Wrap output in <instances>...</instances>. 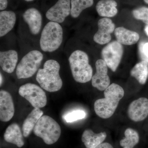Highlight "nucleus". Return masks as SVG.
Wrapping results in <instances>:
<instances>
[{"mask_svg": "<svg viewBox=\"0 0 148 148\" xmlns=\"http://www.w3.org/2000/svg\"><path fill=\"white\" fill-rule=\"evenodd\" d=\"M14 107L12 97L9 92L5 90L0 91V120L8 122L13 117Z\"/></svg>", "mask_w": 148, "mask_h": 148, "instance_id": "ddd939ff", "label": "nucleus"}, {"mask_svg": "<svg viewBox=\"0 0 148 148\" xmlns=\"http://www.w3.org/2000/svg\"><path fill=\"white\" fill-rule=\"evenodd\" d=\"M43 55L39 51H31L24 56L16 68V77L18 79H27L33 76L41 64Z\"/></svg>", "mask_w": 148, "mask_h": 148, "instance_id": "423d86ee", "label": "nucleus"}, {"mask_svg": "<svg viewBox=\"0 0 148 148\" xmlns=\"http://www.w3.org/2000/svg\"><path fill=\"white\" fill-rule=\"evenodd\" d=\"M43 114V112L40 108H34L28 115L22 125L24 137L27 138L29 136Z\"/></svg>", "mask_w": 148, "mask_h": 148, "instance_id": "412c9836", "label": "nucleus"}, {"mask_svg": "<svg viewBox=\"0 0 148 148\" xmlns=\"http://www.w3.org/2000/svg\"><path fill=\"white\" fill-rule=\"evenodd\" d=\"M117 5L114 0H101L96 4V11L99 16L102 17H114L118 13Z\"/></svg>", "mask_w": 148, "mask_h": 148, "instance_id": "aec40b11", "label": "nucleus"}, {"mask_svg": "<svg viewBox=\"0 0 148 148\" xmlns=\"http://www.w3.org/2000/svg\"><path fill=\"white\" fill-rule=\"evenodd\" d=\"M63 40L62 27L58 23L50 21L46 24L42 32L40 47L44 52H53L59 48Z\"/></svg>", "mask_w": 148, "mask_h": 148, "instance_id": "20e7f679", "label": "nucleus"}, {"mask_svg": "<svg viewBox=\"0 0 148 148\" xmlns=\"http://www.w3.org/2000/svg\"><path fill=\"white\" fill-rule=\"evenodd\" d=\"M34 134L41 138L47 145L58 141L61 135V128L55 120L48 116H42L34 128Z\"/></svg>", "mask_w": 148, "mask_h": 148, "instance_id": "39448f33", "label": "nucleus"}, {"mask_svg": "<svg viewBox=\"0 0 148 148\" xmlns=\"http://www.w3.org/2000/svg\"><path fill=\"white\" fill-rule=\"evenodd\" d=\"M23 132L18 124L13 123L10 125L6 129L4 134V139L7 143L13 144L18 148L24 145Z\"/></svg>", "mask_w": 148, "mask_h": 148, "instance_id": "f3484780", "label": "nucleus"}, {"mask_svg": "<svg viewBox=\"0 0 148 148\" xmlns=\"http://www.w3.org/2000/svg\"><path fill=\"white\" fill-rule=\"evenodd\" d=\"M145 42H142L140 43L139 45V52L140 54V57L142 59V61H145L148 63V60L146 58V56L144 55L143 51V46Z\"/></svg>", "mask_w": 148, "mask_h": 148, "instance_id": "bb28decb", "label": "nucleus"}, {"mask_svg": "<svg viewBox=\"0 0 148 148\" xmlns=\"http://www.w3.org/2000/svg\"><path fill=\"white\" fill-rule=\"evenodd\" d=\"M145 32L146 34L148 36V25H147L145 28Z\"/></svg>", "mask_w": 148, "mask_h": 148, "instance_id": "7c9ffc66", "label": "nucleus"}, {"mask_svg": "<svg viewBox=\"0 0 148 148\" xmlns=\"http://www.w3.org/2000/svg\"><path fill=\"white\" fill-rule=\"evenodd\" d=\"M8 5L7 0H0V10H4L7 8Z\"/></svg>", "mask_w": 148, "mask_h": 148, "instance_id": "c85d7f7f", "label": "nucleus"}, {"mask_svg": "<svg viewBox=\"0 0 148 148\" xmlns=\"http://www.w3.org/2000/svg\"><path fill=\"white\" fill-rule=\"evenodd\" d=\"M105 98L99 99L94 104L95 113L101 118H110L114 113L120 101L124 95L123 88L119 85L112 83L105 90Z\"/></svg>", "mask_w": 148, "mask_h": 148, "instance_id": "f257e3e1", "label": "nucleus"}, {"mask_svg": "<svg viewBox=\"0 0 148 148\" xmlns=\"http://www.w3.org/2000/svg\"><path fill=\"white\" fill-rule=\"evenodd\" d=\"M124 137L119 141L121 148H135L140 142V136L138 131L127 128L124 132Z\"/></svg>", "mask_w": 148, "mask_h": 148, "instance_id": "4be33fe9", "label": "nucleus"}, {"mask_svg": "<svg viewBox=\"0 0 148 148\" xmlns=\"http://www.w3.org/2000/svg\"><path fill=\"white\" fill-rule=\"evenodd\" d=\"M95 68L96 72L91 79L92 85L98 90H105L110 84V79L108 75V66L101 59L96 61Z\"/></svg>", "mask_w": 148, "mask_h": 148, "instance_id": "9d476101", "label": "nucleus"}, {"mask_svg": "<svg viewBox=\"0 0 148 148\" xmlns=\"http://www.w3.org/2000/svg\"><path fill=\"white\" fill-rule=\"evenodd\" d=\"M114 33L117 41L122 45H132L138 42L140 39V35L137 32L123 27L116 28Z\"/></svg>", "mask_w": 148, "mask_h": 148, "instance_id": "a211bd4d", "label": "nucleus"}, {"mask_svg": "<svg viewBox=\"0 0 148 148\" xmlns=\"http://www.w3.org/2000/svg\"><path fill=\"white\" fill-rule=\"evenodd\" d=\"M98 30L94 35L93 40L99 45L106 44L110 41L111 34L114 32L115 25L110 18L104 17L98 21Z\"/></svg>", "mask_w": 148, "mask_h": 148, "instance_id": "9b49d317", "label": "nucleus"}, {"mask_svg": "<svg viewBox=\"0 0 148 148\" xmlns=\"http://www.w3.org/2000/svg\"><path fill=\"white\" fill-rule=\"evenodd\" d=\"M16 51L9 50L0 52V65L3 71L8 73H13L18 62Z\"/></svg>", "mask_w": 148, "mask_h": 148, "instance_id": "dca6fc26", "label": "nucleus"}, {"mask_svg": "<svg viewBox=\"0 0 148 148\" xmlns=\"http://www.w3.org/2000/svg\"><path fill=\"white\" fill-rule=\"evenodd\" d=\"M71 0H58L46 13L48 20L58 24L63 23L71 14Z\"/></svg>", "mask_w": 148, "mask_h": 148, "instance_id": "1a4fd4ad", "label": "nucleus"}, {"mask_svg": "<svg viewBox=\"0 0 148 148\" xmlns=\"http://www.w3.org/2000/svg\"><path fill=\"white\" fill-rule=\"evenodd\" d=\"M95 148H114V146L108 142H105Z\"/></svg>", "mask_w": 148, "mask_h": 148, "instance_id": "cd10ccee", "label": "nucleus"}, {"mask_svg": "<svg viewBox=\"0 0 148 148\" xmlns=\"http://www.w3.org/2000/svg\"><path fill=\"white\" fill-rule=\"evenodd\" d=\"M18 93L34 108H43L47 103L45 92L41 88L34 84L27 83L21 86L18 89Z\"/></svg>", "mask_w": 148, "mask_h": 148, "instance_id": "0eeeda50", "label": "nucleus"}, {"mask_svg": "<svg viewBox=\"0 0 148 148\" xmlns=\"http://www.w3.org/2000/svg\"><path fill=\"white\" fill-rule=\"evenodd\" d=\"M0 77H1V81H0V84H1V85L2 84L3 82V76L1 73V76H0Z\"/></svg>", "mask_w": 148, "mask_h": 148, "instance_id": "2f4dec72", "label": "nucleus"}, {"mask_svg": "<svg viewBox=\"0 0 148 148\" xmlns=\"http://www.w3.org/2000/svg\"><path fill=\"white\" fill-rule=\"evenodd\" d=\"M72 75L77 82L85 83L92 79V69L87 53L82 50L75 51L69 58Z\"/></svg>", "mask_w": 148, "mask_h": 148, "instance_id": "7ed1b4c3", "label": "nucleus"}, {"mask_svg": "<svg viewBox=\"0 0 148 148\" xmlns=\"http://www.w3.org/2000/svg\"><path fill=\"white\" fill-rule=\"evenodd\" d=\"M144 2L148 4V0H144Z\"/></svg>", "mask_w": 148, "mask_h": 148, "instance_id": "473e14b6", "label": "nucleus"}, {"mask_svg": "<svg viewBox=\"0 0 148 148\" xmlns=\"http://www.w3.org/2000/svg\"><path fill=\"white\" fill-rule=\"evenodd\" d=\"M23 18L32 34L40 33L42 25V16L39 11L34 8L28 9L23 13Z\"/></svg>", "mask_w": 148, "mask_h": 148, "instance_id": "4468645a", "label": "nucleus"}, {"mask_svg": "<svg viewBox=\"0 0 148 148\" xmlns=\"http://www.w3.org/2000/svg\"><path fill=\"white\" fill-rule=\"evenodd\" d=\"M127 115L135 122L143 121L148 116V99L140 98L132 101L128 106Z\"/></svg>", "mask_w": 148, "mask_h": 148, "instance_id": "f8f14e48", "label": "nucleus"}, {"mask_svg": "<svg viewBox=\"0 0 148 148\" xmlns=\"http://www.w3.org/2000/svg\"><path fill=\"white\" fill-rule=\"evenodd\" d=\"M130 75L140 84H145L148 76L147 62L142 61L136 64L130 71Z\"/></svg>", "mask_w": 148, "mask_h": 148, "instance_id": "5701e85b", "label": "nucleus"}, {"mask_svg": "<svg viewBox=\"0 0 148 148\" xmlns=\"http://www.w3.org/2000/svg\"><path fill=\"white\" fill-rule=\"evenodd\" d=\"M143 51L144 55L148 60V42L145 43L143 45Z\"/></svg>", "mask_w": 148, "mask_h": 148, "instance_id": "c756f323", "label": "nucleus"}, {"mask_svg": "<svg viewBox=\"0 0 148 148\" xmlns=\"http://www.w3.org/2000/svg\"><path fill=\"white\" fill-rule=\"evenodd\" d=\"M86 116V113L82 110H76L64 115L63 119L66 123H72L82 119Z\"/></svg>", "mask_w": 148, "mask_h": 148, "instance_id": "393cba45", "label": "nucleus"}, {"mask_svg": "<svg viewBox=\"0 0 148 148\" xmlns=\"http://www.w3.org/2000/svg\"><path fill=\"white\" fill-rule=\"evenodd\" d=\"M16 16L12 11L3 10L0 12V37L10 32L16 23Z\"/></svg>", "mask_w": 148, "mask_h": 148, "instance_id": "6ab92c4d", "label": "nucleus"}, {"mask_svg": "<svg viewBox=\"0 0 148 148\" xmlns=\"http://www.w3.org/2000/svg\"><path fill=\"white\" fill-rule=\"evenodd\" d=\"M24 1H26L27 2H31L32 1H34V0H24Z\"/></svg>", "mask_w": 148, "mask_h": 148, "instance_id": "72a5a7b5", "label": "nucleus"}, {"mask_svg": "<svg viewBox=\"0 0 148 148\" xmlns=\"http://www.w3.org/2000/svg\"><path fill=\"white\" fill-rule=\"evenodd\" d=\"M60 64L53 59H49L44 64L43 68L37 72L36 79L43 89L49 92L58 91L63 86L59 75Z\"/></svg>", "mask_w": 148, "mask_h": 148, "instance_id": "f03ea898", "label": "nucleus"}, {"mask_svg": "<svg viewBox=\"0 0 148 148\" xmlns=\"http://www.w3.org/2000/svg\"><path fill=\"white\" fill-rule=\"evenodd\" d=\"M132 14L136 19L141 20L148 25V8L141 7L132 10Z\"/></svg>", "mask_w": 148, "mask_h": 148, "instance_id": "a878e982", "label": "nucleus"}, {"mask_svg": "<svg viewBox=\"0 0 148 148\" xmlns=\"http://www.w3.org/2000/svg\"><path fill=\"white\" fill-rule=\"evenodd\" d=\"M123 53L122 45L117 41H114L103 48L101 56L109 69L114 72L120 64Z\"/></svg>", "mask_w": 148, "mask_h": 148, "instance_id": "6e6552de", "label": "nucleus"}, {"mask_svg": "<svg viewBox=\"0 0 148 148\" xmlns=\"http://www.w3.org/2000/svg\"><path fill=\"white\" fill-rule=\"evenodd\" d=\"M108 137L106 132L95 133L91 130H85L82 136V141L86 148H95L105 142Z\"/></svg>", "mask_w": 148, "mask_h": 148, "instance_id": "2eb2a0df", "label": "nucleus"}, {"mask_svg": "<svg viewBox=\"0 0 148 148\" xmlns=\"http://www.w3.org/2000/svg\"><path fill=\"white\" fill-rule=\"evenodd\" d=\"M93 3V0H71V16L77 18L83 11L92 6Z\"/></svg>", "mask_w": 148, "mask_h": 148, "instance_id": "b1692460", "label": "nucleus"}]
</instances>
